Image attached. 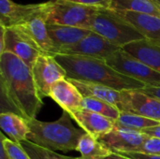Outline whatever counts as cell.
Masks as SVG:
<instances>
[{
	"mask_svg": "<svg viewBox=\"0 0 160 159\" xmlns=\"http://www.w3.org/2000/svg\"><path fill=\"white\" fill-rule=\"evenodd\" d=\"M77 151L81 154L79 159H104L112 153L98 139L88 133L80 139Z\"/></svg>",
	"mask_w": 160,
	"mask_h": 159,
	"instance_id": "22",
	"label": "cell"
},
{
	"mask_svg": "<svg viewBox=\"0 0 160 159\" xmlns=\"http://www.w3.org/2000/svg\"><path fill=\"white\" fill-rule=\"evenodd\" d=\"M111 9L132 11L160 18V6L154 0H112Z\"/></svg>",
	"mask_w": 160,
	"mask_h": 159,
	"instance_id": "21",
	"label": "cell"
},
{
	"mask_svg": "<svg viewBox=\"0 0 160 159\" xmlns=\"http://www.w3.org/2000/svg\"><path fill=\"white\" fill-rule=\"evenodd\" d=\"M137 153L160 156V139L148 137Z\"/></svg>",
	"mask_w": 160,
	"mask_h": 159,
	"instance_id": "27",
	"label": "cell"
},
{
	"mask_svg": "<svg viewBox=\"0 0 160 159\" xmlns=\"http://www.w3.org/2000/svg\"><path fill=\"white\" fill-rule=\"evenodd\" d=\"M0 127L8 139L16 143L26 141L30 132L27 121L12 112L0 113Z\"/></svg>",
	"mask_w": 160,
	"mask_h": 159,
	"instance_id": "20",
	"label": "cell"
},
{
	"mask_svg": "<svg viewBox=\"0 0 160 159\" xmlns=\"http://www.w3.org/2000/svg\"><path fill=\"white\" fill-rule=\"evenodd\" d=\"M123 50L160 73V45L142 39L126 45Z\"/></svg>",
	"mask_w": 160,
	"mask_h": 159,
	"instance_id": "19",
	"label": "cell"
},
{
	"mask_svg": "<svg viewBox=\"0 0 160 159\" xmlns=\"http://www.w3.org/2000/svg\"><path fill=\"white\" fill-rule=\"evenodd\" d=\"M82 108L103 115L114 122L117 121L121 114V112L113 105L94 97H84L82 101Z\"/></svg>",
	"mask_w": 160,
	"mask_h": 159,
	"instance_id": "24",
	"label": "cell"
},
{
	"mask_svg": "<svg viewBox=\"0 0 160 159\" xmlns=\"http://www.w3.org/2000/svg\"><path fill=\"white\" fill-rule=\"evenodd\" d=\"M90 30L121 49L134 41L145 39L118 11L111 8H99L96 12L91 21Z\"/></svg>",
	"mask_w": 160,
	"mask_h": 159,
	"instance_id": "4",
	"label": "cell"
},
{
	"mask_svg": "<svg viewBox=\"0 0 160 159\" xmlns=\"http://www.w3.org/2000/svg\"><path fill=\"white\" fill-rule=\"evenodd\" d=\"M98 7L68 0H50L47 24L68 25L90 30L93 16Z\"/></svg>",
	"mask_w": 160,
	"mask_h": 159,
	"instance_id": "5",
	"label": "cell"
},
{
	"mask_svg": "<svg viewBox=\"0 0 160 159\" xmlns=\"http://www.w3.org/2000/svg\"><path fill=\"white\" fill-rule=\"evenodd\" d=\"M47 5L48 2L20 5L12 0H0V24L6 27L19 25L45 9Z\"/></svg>",
	"mask_w": 160,
	"mask_h": 159,
	"instance_id": "13",
	"label": "cell"
},
{
	"mask_svg": "<svg viewBox=\"0 0 160 159\" xmlns=\"http://www.w3.org/2000/svg\"><path fill=\"white\" fill-rule=\"evenodd\" d=\"M0 159H10L9 158V157L7 155L5 149L3 148L2 145H1V147H0Z\"/></svg>",
	"mask_w": 160,
	"mask_h": 159,
	"instance_id": "33",
	"label": "cell"
},
{
	"mask_svg": "<svg viewBox=\"0 0 160 159\" xmlns=\"http://www.w3.org/2000/svg\"><path fill=\"white\" fill-rule=\"evenodd\" d=\"M47 27L54 48V55L57 54L61 49L78 43L92 32L85 28L59 24H47Z\"/></svg>",
	"mask_w": 160,
	"mask_h": 159,
	"instance_id": "16",
	"label": "cell"
},
{
	"mask_svg": "<svg viewBox=\"0 0 160 159\" xmlns=\"http://www.w3.org/2000/svg\"><path fill=\"white\" fill-rule=\"evenodd\" d=\"M70 116L85 133H88L97 139H100L107 135L115 127L114 121L84 108L70 113Z\"/></svg>",
	"mask_w": 160,
	"mask_h": 159,
	"instance_id": "15",
	"label": "cell"
},
{
	"mask_svg": "<svg viewBox=\"0 0 160 159\" xmlns=\"http://www.w3.org/2000/svg\"><path fill=\"white\" fill-rule=\"evenodd\" d=\"M105 61L116 71L142 82L145 86L160 87L159 72L123 49L114 52Z\"/></svg>",
	"mask_w": 160,
	"mask_h": 159,
	"instance_id": "7",
	"label": "cell"
},
{
	"mask_svg": "<svg viewBox=\"0 0 160 159\" xmlns=\"http://www.w3.org/2000/svg\"><path fill=\"white\" fill-rule=\"evenodd\" d=\"M148 137L141 131L114 127L110 133L98 140L112 153L121 154L138 152Z\"/></svg>",
	"mask_w": 160,
	"mask_h": 159,
	"instance_id": "11",
	"label": "cell"
},
{
	"mask_svg": "<svg viewBox=\"0 0 160 159\" xmlns=\"http://www.w3.org/2000/svg\"><path fill=\"white\" fill-rule=\"evenodd\" d=\"M158 125H160V122L158 121L149 119L132 112H121L119 118L117 121H115V127L141 132Z\"/></svg>",
	"mask_w": 160,
	"mask_h": 159,
	"instance_id": "23",
	"label": "cell"
},
{
	"mask_svg": "<svg viewBox=\"0 0 160 159\" xmlns=\"http://www.w3.org/2000/svg\"><path fill=\"white\" fill-rule=\"evenodd\" d=\"M22 148L27 152V154L31 157L32 159H79L78 157H70L59 155L54 151L40 147L28 140L21 142Z\"/></svg>",
	"mask_w": 160,
	"mask_h": 159,
	"instance_id": "25",
	"label": "cell"
},
{
	"mask_svg": "<svg viewBox=\"0 0 160 159\" xmlns=\"http://www.w3.org/2000/svg\"><path fill=\"white\" fill-rule=\"evenodd\" d=\"M54 57L65 68L68 80L101 84L119 91L141 90L145 87L142 82L116 71L102 59L68 54H55Z\"/></svg>",
	"mask_w": 160,
	"mask_h": 159,
	"instance_id": "2",
	"label": "cell"
},
{
	"mask_svg": "<svg viewBox=\"0 0 160 159\" xmlns=\"http://www.w3.org/2000/svg\"><path fill=\"white\" fill-rule=\"evenodd\" d=\"M50 97L69 114L82 108L83 97L68 79L55 82L50 92Z\"/></svg>",
	"mask_w": 160,
	"mask_h": 159,
	"instance_id": "14",
	"label": "cell"
},
{
	"mask_svg": "<svg viewBox=\"0 0 160 159\" xmlns=\"http://www.w3.org/2000/svg\"><path fill=\"white\" fill-rule=\"evenodd\" d=\"M143 93L152 96L156 98L160 99V87H152V86H145L143 89H141Z\"/></svg>",
	"mask_w": 160,
	"mask_h": 159,
	"instance_id": "30",
	"label": "cell"
},
{
	"mask_svg": "<svg viewBox=\"0 0 160 159\" xmlns=\"http://www.w3.org/2000/svg\"><path fill=\"white\" fill-rule=\"evenodd\" d=\"M142 132L149 137L160 139V125L154 127H151V128H147V129L143 130Z\"/></svg>",
	"mask_w": 160,
	"mask_h": 159,
	"instance_id": "31",
	"label": "cell"
},
{
	"mask_svg": "<svg viewBox=\"0 0 160 159\" xmlns=\"http://www.w3.org/2000/svg\"><path fill=\"white\" fill-rule=\"evenodd\" d=\"M119 50H121L120 47L112 44L100 35L92 31L78 43L61 49L57 54L82 55L106 60Z\"/></svg>",
	"mask_w": 160,
	"mask_h": 159,
	"instance_id": "9",
	"label": "cell"
},
{
	"mask_svg": "<svg viewBox=\"0 0 160 159\" xmlns=\"http://www.w3.org/2000/svg\"><path fill=\"white\" fill-rule=\"evenodd\" d=\"M49 7L50 1H48V5L45 9L16 26L24 31L35 41L43 53L54 55V48L47 27V15Z\"/></svg>",
	"mask_w": 160,
	"mask_h": 159,
	"instance_id": "12",
	"label": "cell"
},
{
	"mask_svg": "<svg viewBox=\"0 0 160 159\" xmlns=\"http://www.w3.org/2000/svg\"><path fill=\"white\" fill-rule=\"evenodd\" d=\"M129 22L145 39L160 45V18L132 11L119 12Z\"/></svg>",
	"mask_w": 160,
	"mask_h": 159,
	"instance_id": "17",
	"label": "cell"
},
{
	"mask_svg": "<svg viewBox=\"0 0 160 159\" xmlns=\"http://www.w3.org/2000/svg\"><path fill=\"white\" fill-rule=\"evenodd\" d=\"M31 69L38 95L41 98L50 97L51 89L55 82L67 79L65 68L56 61L54 55L40 54Z\"/></svg>",
	"mask_w": 160,
	"mask_h": 159,
	"instance_id": "8",
	"label": "cell"
},
{
	"mask_svg": "<svg viewBox=\"0 0 160 159\" xmlns=\"http://www.w3.org/2000/svg\"><path fill=\"white\" fill-rule=\"evenodd\" d=\"M1 112L16 113L26 121L36 119L43 102L32 69L15 54H0Z\"/></svg>",
	"mask_w": 160,
	"mask_h": 159,
	"instance_id": "1",
	"label": "cell"
},
{
	"mask_svg": "<svg viewBox=\"0 0 160 159\" xmlns=\"http://www.w3.org/2000/svg\"><path fill=\"white\" fill-rule=\"evenodd\" d=\"M83 97H94L110 103L121 112H131L129 93L128 90L119 91L105 85L91 83L82 81L70 80Z\"/></svg>",
	"mask_w": 160,
	"mask_h": 159,
	"instance_id": "10",
	"label": "cell"
},
{
	"mask_svg": "<svg viewBox=\"0 0 160 159\" xmlns=\"http://www.w3.org/2000/svg\"><path fill=\"white\" fill-rule=\"evenodd\" d=\"M128 93L132 113L160 122V99L143 93L142 90H131Z\"/></svg>",
	"mask_w": 160,
	"mask_h": 159,
	"instance_id": "18",
	"label": "cell"
},
{
	"mask_svg": "<svg viewBox=\"0 0 160 159\" xmlns=\"http://www.w3.org/2000/svg\"><path fill=\"white\" fill-rule=\"evenodd\" d=\"M71 118L70 114L64 111L62 116L54 122L37 119L27 121L30 130L27 140L52 151H77L79 141L85 131L74 127Z\"/></svg>",
	"mask_w": 160,
	"mask_h": 159,
	"instance_id": "3",
	"label": "cell"
},
{
	"mask_svg": "<svg viewBox=\"0 0 160 159\" xmlns=\"http://www.w3.org/2000/svg\"><path fill=\"white\" fill-rule=\"evenodd\" d=\"M1 145L5 149L7 155L10 159H32L27 154V152L22 148L21 143H16L9 140L8 137L4 136V134L0 135Z\"/></svg>",
	"mask_w": 160,
	"mask_h": 159,
	"instance_id": "26",
	"label": "cell"
},
{
	"mask_svg": "<svg viewBox=\"0 0 160 159\" xmlns=\"http://www.w3.org/2000/svg\"><path fill=\"white\" fill-rule=\"evenodd\" d=\"M104 159H130V158L125 157H123V156H121V155H119V154H116V153H112L109 157H105Z\"/></svg>",
	"mask_w": 160,
	"mask_h": 159,
	"instance_id": "32",
	"label": "cell"
},
{
	"mask_svg": "<svg viewBox=\"0 0 160 159\" xmlns=\"http://www.w3.org/2000/svg\"><path fill=\"white\" fill-rule=\"evenodd\" d=\"M154 1H155L156 3H158V4L160 6V0H154Z\"/></svg>",
	"mask_w": 160,
	"mask_h": 159,
	"instance_id": "34",
	"label": "cell"
},
{
	"mask_svg": "<svg viewBox=\"0 0 160 159\" xmlns=\"http://www.w3.org/2000/svg\"><path fill=\"white\" fill-rule=\"evenodd\" d=\"M125 157L130 159H160V156L156 155H148L143 153H137V152H130V153H121L119 154Z\"/></svg>",
	"mask_w": 160,
	"mask_h": 159,
	"instance_id": "29",
	"label": "cell"
},
{
	"mask_svg": "<svg viewBox=\"0 0 160 159\" xmlns=\"http://www.w3.org/2000/svg\"><path fill=\"white\" fill-rule=\"evenodd\" d=\"M86 6L96 7L98 8H111L112 0H68Z\"/></svg>",
	"mask_w": 160,
	"mask_h": 159,
	"instance_id": "28",
	"label": "cell"
},
{
	"mask_svg": "<svg viewBox=\"0 0 160 159\" xmlns=\"http://www.w3.org/2000/svg\"><path fill=\"white\" fill-rule=\"evenodd\" d=\"M0 54L5 52H11L32 68L38 57L43 53L42 51L35 41L18 26L6 27L0 24Z\"/></svg>",
	"mask_w": 160,
	"mask_h": 159,
	"instance_id": "6",
	"label": "cell"
}]
</instances>
